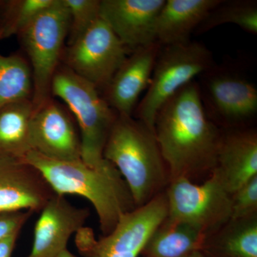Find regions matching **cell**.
I'll use <instances>...</instances> for the list:
<instances>
[{
	"mask_svg": "<svg viewBox=\"0 0 257 257\" xmlns=\"http://www.w3.org/2000/svg\"><path fill=\"white\" fill-rule=\"evenodd\" d=\"M155 134L170 182L179 178L204 182L212 173L221 130L204 111L197 79L179 89L160 108Z\"/></svg>",
	"mask_w": 257,
	"mask_h": 257,
	"instance_id": "1",
	"label": "cell"
},
{
	"mask_svg": "<svg viewBox=\"0 0 257 257\" xmlns=\"http://www.w3.org/2000/svg\"><path fill=\"white\" fill-rule=\"evenodd\" d=\"M24 161L41 172L56 194H77L92 203L103 236L110 234L121 216L137 208L122 176L105 159L90 166L82 160H52L31 151Z\"/></svg>",
	"mask_w": 257,
	"mask_h": 257,
	"instance_id": "2",
	"label": "cell"
},
{
	"mask_svg": "<svg viewBox=\"0 0 257 257\" xmlns=\"http://www.w3.org/2000/svg\"><path fill=\"white\" fill-rule=\"evenodd\" d=\"M103 157L119 170L137 208L165 192L170 175L155 132L133 116L118 115Z\"/></svg>",
	"mask_w": 257,
	"mask_h": 257,
	"instance_id": "3",
	"label": "cell"
},
{
	"mask_svg": "<svg viewBox=\"0 0 257 257\" xmlns=\"http://www.w3.org/2000/svg\"><path fill=\"white\" fill-rule=\"evenodd\" d=\"M51 94L65 103L78 125L83 162L99 165L104 160L103 151L118 114L94 84L63 64L54 75Z\"/></svg>",
	"mask_w": 257,
	"mask_h": 257,
	"instance_id": "4",
	"label": "cell"
},
{
	"mask_svg": "<svg viewBox=\"0 0 257 257\" xmlns=\"http://www.w3.org/2000/svg\"><path fill=\"white\" fill-rule=\"evenodd\" d=\"M207 117L221 130L251 127L257 116V87L242 67L214 64L197 79Z\"/></svg>",
	"mask_w": 257,
	"mask_h": 257,
	"instance_id": "5",
	"label": "cell"
},
{
	"mask_svg": "<svg viewBox=\"0 0 257 257\" xmlns=\"http://www.w3.org/2000/svg\"><path fill=\"white\" fill-rule=\"evenodd\" d=\"M215 64L212 52L201 42L162 47L151 81L133 116L155 132L157 113L166 101Z\"/></svg>",
	"mask_w": 257,
	"mask_h": 257,
	"instance_id": "6",
	"label": "cell"
},
{
	"mask_svg": "<svg viewBox=\"0 0 257 257\" xmlns=\"http://www.w3.org/2000/svg\"><path fill=\"white\" fill-rule=\"evenodd\" d=\"M69 23L64 0H56L18 35L32 69L34 111L52 97L51 86L60 64Z\"/></svg>",
	"mask_w": 257,
	"mask_h": 257,
	"instance_id": "7",
	"label": "cell"
},
{
	"mask_svg": "<svg viewBox=\"0 0 257 257\" xmlns=\"http://www.w3.org/2000/svg\"><path fill=\"white\" fill-rule=\"evenodd\" d=\"M165 192L168 208L166 219L189 225L206 237L231 219V194L213 174L200 184L184 178L174 179Z\"/></svg>",
	"mask_w": 257,
	"mask_h": 257,
	"instance_id": "8",
	"label": "cell"
},
{
	"mask_svg": "<svg viewBox=\"0 0 257 257\" xmlns=\"http://www.w3.org/2000/svg\"><path fill=\"white\" fill-rule=\"evenodd\" d=\"M167 211L165 191L121 216L110 234L101 239H96L91 228L83 226L76 234V246L84 257H140L147 240L167 217Z\"/></svg>",
	"mask_w": 257,
	"mask_h": 257,
	"instance_id": "9",
	"label": "cell"
},
{
	"mask_svg": "<svg viewBox=\"0 0 257 257\" xmlns=\"http://www.w3.org/2000/svg\"><path fill=\"white\" fill-rule=\"evenodd\" d=\"M130 53L99 17L82 36L64 49L61 62L103 92Z\"/></svg>",
	"mask_w": 257,
	"mask_h": 257,
	"instance_id": "10",
	"label": "cell"
},
{
	"mask_svg": "<svg viewBox=\"0 0 257 257\" xmlns=\"http://www.w3.org/2000/svg\"><path fill=\"white\" fill-rule=\"evenodd\" d=\"M75 121L63 105L50 98L32 115L30 133L32 151L52 160H82L80 134Z\"/></svg>",
	"mask_w": 257,
	"mask_h": 257,
	"instance_id": "11",
	"label": "cell"
},
{
	"mask_svg": "<svg viewBox=\"0 0 257 257\" xmlns=\"http://www.w3.org/2000/svg\"><path fill=\"white\" fill-rule=\"evenodd\" d=\"M165 0H101L99 17L130 52L155 42V25Z\"/></svg>",
	"mask_w": 257,
	"mask_h": 257,
	"instance_id": "12",
	"label": "cell"
},
{
	"mask_svg": "<svg viewBox=\"0 0 257 257\" xmlns=\"http://www.w3.org/2000/svg\"><path fill=\"white\" fill-rule=\"evenodd\" d=\"M162 47L155 42L132 52L103 91L104 99L118 115L133 116L140 95L150 85Z\"/></svg>",
	"mask_w": 257,
	"mask_h": 257,
	"instance_id": "13",
	"label": "cell"
},
{
	"mask_svg": "<svg viewBox=\"0 0 257 257\" xmlns=\"http://www.w3.org/2000/svg\"><path fill=\"white\" fill-rule=\"evenodd\" d=\"M90 215L88 208L76 207L55 194L35 224L31 251L25 257H55L67 248L69 238L82 229Z\"/></svg>",
	"mask_w": 257,
	"mask_h": 257,
	"instance_id": "14",
	"label": "cell"
},
{
	"mask_svg": "<svg viewBox=\"0 0 257 257\" xmlns=\"http://www.w3.org/2000/svg\"><path fill=\"white\" fill-rule=\"evenodd\" d=\"M56 193L25 161H0V211L40 212Z\"/></svg>",
	"mask_w": 257,
	"mask_h": 257,
	"instance_id": "15",
	"label": "cell"
},
{
	"mask_svg": "<svg viewBox=\"0 0 257 257\" xmlns=\"http://www.w3.org/2000/svg\"><path fill=\"white\" fill-rule=\"evenodd\" d=\"M211 174L231 195L257 176L256 128L221 130L216 165Z\"/></svg>",
	"mask_w": 257,
	"mask_h": 257,
	"instance_id": "16",
	"label": "cell"
},
{
	"mask_svg": "<svg viewBox=\"0 0 257 257\" xmlns=\"http://www.w3.org/2000/svg\"><path fill=\"white\" fill-rule=\"evenodd\" d=\"M221 0H165L155 25V42L162 47L191 41L190 37Z\"/></svg>",
	"mask_w": 257,
	"mask_h": 257,
	"instance_id": "17",
	"label": "cell"
},
{
	"mask_svg": "<svg viewBox=\"0 0 257 257\" xmlns=\"http://www.w3.org/2000/svg\"><path fill=\"white\" fill-rule=\"evenodd\" d=\"M199 251L204 257H257V216L230 219L206 237Z\"/></svg>",
	"mask_w": 257,
	"mask_h": 257,
	"instance_id": "18",
	"label": "cell"
},
{
	"mask_svg": "<svg viewBox=\"0 0 257 257\" xmlns=\"http://www.w3.org/2000/svg\"><path fill=\"white\" fill-rule=\"evenodd\" d=\"M32 100L13 103L0 109V161H24L32 151Z\"/></svg>",
	"mask_w": 257,
	"mask_h": 257,
	"instance_id": "19",
	"label": "cell"
},
{
	"mask_svg": "<svg viewBox=\"0 0 257 257\" xmlns=\"http://www.w3.org/2000/svg\"><path fill=\"white\" fill-rule=\"evenodd\" d=\"M205 239L192 226L165 219L147 240L140 256L186 257L200 251Z\"/></svg>",
	"mask_w": 257,
	"mask_h": 257,
	"instance_id": "20",
	"label": "cell"
},
{
	"mask_svg": "<svg viewBox=\"0 0 257 257\" xmlns=\"http://www.w3.org/2000/svg\"><path fill=\"white\" fill-rule=\"evenodd\" d=\"M33 79L30 63L23 55L0 53V109L13 103L32 100Z\"/></svg>",
	"mask_w": 257,
	"mask_h": 257,
	"instance_id": "21",
	"label": "cell"
},
{
	"mask_svg": "<svg viewBox=\"0 0 257 257\" xmlns=\"http://www.w3.org/2000/svg\"><path fill=\"white\" fill-rule=\"evenodd\" d=\"M224 24H234L243 31L256 35V0H221L220 3L211 10L194 33L202 35Z\"/></svg>",
	"mask_w": 257,
	"mask_h": 257,
	"instance_id": "22",
	"label": "cell"
},
{
	"mask_svg": "<svg viewBox=\"0 0 257 257\" xmlns=\"http://www.w3.org/2000/svg\"><path fill=\"white\" fill-rule=\"evenodd\" d=\"M56 0H12L5 3L0 22V40L18 35Z\"/></svg>",
	"mask_w": 257,
	"mask_h": 257,
	"instance_id": "23",
	"label": "cell"
},
{
	"mask_svg": "<svg viewBox=\"0 0 257 257\" xmlns=\"http://www.w3.org/2000/svg\"><path fill=\"white\" fill-rule=\"evenodd\" d=\"M70 23L67 46L73 44L99 18L101 0H64Z\"/></svg>",
	"mask_w": 257,
	"mask_h": 257,
	"instance_id": "24",
	"label": "cell"
},
{
	"mask_svg": "<svg viewBox=\"0 0 257 257\" xmlns=\"http://www.w3.org/2000/svg\"><path fill=\"white\" fill-rule=\"evenodd\" d=\"M231 200L232 220L257 216V176L233 193Z\"/></svg>",
	"mask_w": 257,
	"mask_h": 257,
	"instance_id": "25",
	"label": "cell"
},
{
	"mask_svg": "<svg viewBox=\"0 0 257 257\" xmlns=\"http://www.w3.org/2000/svg\"><path fill=\"white\" fill-rule=\"evenodd\" d=\"M33 213L31 211H0V240L21 231Z\"/></svg>",
	"mask_w": 257,
	"mask_h": 257,
	"instance_id": "26",
	"label": "cell"
},
{
	"mask_svg": "<svg viewBox=\"0 0 257 257\" xmlns=\"http://www.w3.org/2000/svg\"><path fill=\"white\" fill-rule=\"evenodd\" d=\"M20 231L0 240V257H12Z\"/></svg>",
	"mask_w": 257,
	"mask_h": 257,
	"instance_id": "27",
	"label": "cell"
},
{
	"mask_svg": "<svg viewBox=\"0 0 257 257\" xmlns=\"http://www.w3.org/2000/svg\"><path fill=\"white\" fill-rule=\"evenodd\" d=\"M55 257H77L76 256L74 253L69 251L68 249L65 248V249L62 250L61 252L59 253Z\"/></svg>",
	"mask_w": 257,
	"mask_h": 257,
	"instance_id": "28",
	"label": "cell"
},
{
	"mask_svg": "<svg viewBox=\"0 0 257 257\" xmlns=\"http://www.w3.org/2000/svg\"><path fill=\"white\" fill-rule=\"evenodd\" d=\"M186 257H204L200 251H196V252L192 253V254L189 255V256Z\"/></svg>",
	"mask_w": 257,
	"mask_h": 257,
	"instance_id": "29",
	"label": "cell"
},
{
	"mask_svg": "<svg viewBox=\"0 0 257 257\" xmlns=\"http://www.w3.org/2000/svg\"><path fill=\"white\" fill-rule=\"evenodd\" d=\"M5 3H0V22L2 20V15H3V9H4Z\"/></svg>",
	"mask_w": 257,
	"mask_h": 257,
	"instance_id": "30",
	"label": "cell"
}]
</instances>
